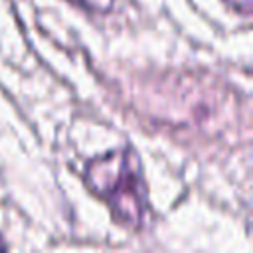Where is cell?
Here are the masks:
<instances>
[{"label":"cell","instance_id":"obj_1","mask_svg":"<svg viewBox=\"0 0 253 253\" xmlns=\"http://www.w3.org/2000/svg\"><path fill=\"white\" fill-rule=\"evenodd\" d=\"M83 180L103 200L117 223L142 229L148 215V194L138 154L130 146L105 152L87 162Z\"/></svg>","mask_w":253,"mask_h":253},{"label":"cell","instance_id":"obj_3","mask_svg":"<svg viewBox=\"0 0 253 253\" xmlns=\"http://www.w3.org/2000/svg\"><path fill=\"white\" fill-rule=\"evenodd\" d=\"M223 2L229 4L233 10H237L243 16H249L251 14V0H223Z\"/></svg>","mask_w":253,"mask_h":253},{"label":"cell","instance_id":"obj_2","mask_svg":"<svg viewBox=\"0 0 253 253\" xmlns=\"http://www.w3.org/2000/svg\"><path fill=\"white\" fill-rule=\"evenodd\" d=\"M67 2L79 6V8L87 10V12H99V14L109 12L113 8V4H115V0H67Z\"/></svg>","mask_w":253,"mask_h":253}]
</instances>
